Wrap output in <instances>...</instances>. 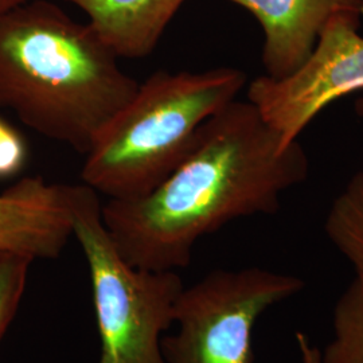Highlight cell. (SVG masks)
<instances>
[{"instance_id": "1", "label": "cell", "mask_w": 363, "mask_h": 363, "mask_svg": "<svg viewBox=\"0 0 363 363\" xmlns=\"http://www.w3.org/2000/svg\"><path fill=\"white\" fill-rule=\"evenodd\" d=\"M310 159L284 145L250 101L208 118L189 151L152 191L108 199L101 214L121 256L151 271L190 265L195 244L232 220L276 214L288 190L307 181Z\"/></svg>"}, {"instance_id": "2", "label": "cell", "mask_w": 363, "mask_h": 363, "mask_svg": "<svg viewBox=\"0 0 363 363\" xmlns=\"http://www.w3.org/2000/svg\"><path fill=\"white\" fill-rule=\"evenodd\" d=\"M118 60L89 23L30 0L0 13V109L85 155L139 88Z\"/></svg>"}, {"instance_id": "3", "label": "cell", "mask_w": 363, "mask_h": 363, "mask_svg": "<svg viewBox=\"0 0 363 363\" xmlns=\"http://www.w3.org/2000/svg\"><path fill=\"white\" fill-rule=\"evenodd\" d=\"M237 67L155 72L85 154L84 184L109 199L152 191L189 151L202 124L237 100L247 85Z\"/></svg>"}, {"instance_id": "4", "label": "cell", "mask_w": 363, "mask_h": 363, "mask_svg": "<svg viewBox=\"0 0 363 363\" xmlns=\"http://www.w3.org/2000/svg\"><path fill=\"white\" fill-rule=\"evenodd\" d=\"M101 208L97 191L73 184V237L91 274L99 363H167L162 339L174 325L183 281L177 271L130 265L108 232Z\"/></svg>"}, {"instance_id": "5", "label": "cell", "mask_w": 363, "mask_h": 363, "mask_svg": "<svg viewBox=\"0 0 363 363\" xmlns=\"http://www.w3.org/2000/svg\"><path fill=\"white\" fill-rule=\"evenodd\" d=\"M304 281L264 268L217 269L183 288L177 333L162 339L167 363H253V330L271 307L298 295Z\"/></svg>"}, {"instance_id": "6", "label": "cell", "mask_w": 363, "mask_h": 363, "mask_svg": "<svg viewBox=\"0 0 363 363\" xmlns=\"http://www.w3.org/2000/svg\"><path fill=\"white\" fill-rule=\"evenodd\" d=\"M359 21L337 18L325 27L308 61L284 79L259 76L247 85V101L284 145L298 140L328 105L363 91V37Z\"/></svg>"}, {"instance_id": "7", "label": "cell", "mask_w": 363, "mask_h": 363, "mask_svg": "<svg viewBox=\"0 0 363 363\" xmlns=\"http://www.w3.org/2000/svg\"><path fill=\"white\" fill-rule=\"evenodd\" d=\"M73 237V184L27 177L0 194V252L58 259Z\"/></svg>"}, {"instance_id": "8", "label": "cell", "mask_w": 363, "mask_h": 363, "mask_svg": "<svg viewBox=\"0 0 363 363\" xmlns=\"http://www.w3.org/2000/svg\"><path fill=\"white\" fill-rule=\"evenodd\" d=\"M259 21L264 33L265 76L284 79L315 50L325 27L337 18L359 21L363 0H228Z\"/></svg>"}, {"instance_id": "9", "label": "cell", "mask_w": 363, "mask_h": 363, "mask_svg": "<svg viewBox=\"0 0 363 363\" xmlns=\"http://www.w3.org/2000/svg\"><path fill=\"white\" fill-rule=\"evenodd\" d=\"M88 15L89 25L118 58L139 60L156 45L186 0H65Z\"/></svg>"}, {"instance_id": "10", "label": "cell", "mask_w": 363, "mask_h": 363, "mask_svg": "<svg viewBox=\"0 0 363 363\" xmlns=\"http://www.w3.org/2000/svg\"><path fill=\"white\" fill-rule=\"evenodd\" d=\"M330 242L363 280V171L355 172L337 195L325 220Z\"/></svg>"}, {"instance_id": "11", "label": "cell", "mask_w": 363, "mask_h": 363, "mask_svg": "<svg viewBox=\"0 0 363 363\" xmlns=\"http://www.w3.org/2000/svg\"><path fill=\"white\" fill-rule=\"evenodd\" d=\"M334 337L322 352L323 363H363V280L354 277L337 298Z\"/></svg>"}, {"instance_id": "12", "label": "cell", "mask_w": 363, "mask_h": 363, "mask_svg": "<svg viewBox=\"0 0 363 363\" xmlns=\"http://www.w3.org/2000/svg\"><path fill=\"white\" fill-rule=\"evenodd\" d=\"M31 262L25 256L0 252V340L18 312Z\"/></svg>"}, {"instance_id": "13", "label": "cell", "mask_w": 363, "mask_h": 363, "mask_svg": "<svg viewBox=\"0 0 363 363\" xmlns=\"http://www.w3.org/2000/svg\"><path fill=\"white\" fill-rule=\"evenodd\" d=\"M27 160V147L23 138L0 118V179L19 174Z\"/></svg>"}, {"instance_id": "14", "label": "cell", "mask_w": 363, "mask_h": 363, "mask_svg": "<svg viewBox=\"0 0 363 363\" xmlns=\"http://www.w3.org/2000/svg\"><path fill=\"white\" fill-rule=\"evenodd\" d=\"M295 337L301 363H323L322 352L312 343L310 337L301 331H298Z\"/></svg>"}, {"instance_id": "15", "label": "cell", "mask_w": 363, "mask_h": 363, "mask_svg": "<svg viewBox=\"0 0 363 363\" xmlns=\"http://www.w3.org/2000/svg\"><path fill=\"white\" fill-rule=\"evenodd\" d=\"M30 0H0V13H7L18 6H22Z\"/></svg>"}, {"instance_id": "16", "label": "cell", "mask_w": 363, "mask_h": 363, "mask_svg": "<svg viewBox=\"0 0 363 363\" xmlns=\"http://www.w3.org/2000/svg\"><path fill=\"white\" fill-rule=\"evenodd\" d=\"M355 112H357L359 116H363V99H359V100L357 101V104H355Z\"/></svg>"}]
</instances>
